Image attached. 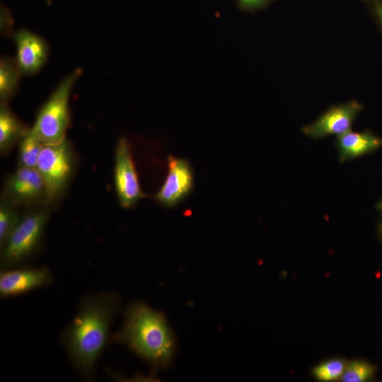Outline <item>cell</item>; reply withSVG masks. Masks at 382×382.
Here are the masks:
<instances>
[{
	"instance_id": "obj_1",
	"label": "cell",
	"mask_w": 382,
	"mask_h": 382,
	"mask_svg": "<svg viewBox=\"0 0 382 382\" xmlns=\"http://www.w3.org/2000/svg\"><path fill=\"white\" fill-rule=\"evenodd\" d=\"M121 311V299L114 291L84 295L59 341L76 373L93 381L98 362L111 340V327Z\"/></svg>"
},
{
	"instance_id": "obj_2",
	"label": "cell",
	"mask_w": 382,
	"mask_h": 382,
	"mask_svg": "<svg viewBox=\"0 0 382 382\" xmlns=\"http://www.w3.org/2000/svg\"><path fill=\"white\" fill-rule=\"evenodd\" d=\"M111 341L126 347L155 371L168 368L176 352L174 334L165 315L142 301L131 302Z\"/></svg>"
},
{
	"instance_id": "obj_3",
	"label": "cell",
	"mask_w": 382,
	"mask_h": 382,
	"mask_svg": "<svg viewBox=\"0 0 382 382\" xmlns=\"http://www.w3.org/2000/svg\"><path fill=\"white\" fill-rule=\"evenodd\" d=\"M81 73V69H76L66 76L40 110L31 131L43 145L65 140L69 125V98Z\"/></svg>"
},
{
	"instance_id": "obj_4",
	"label": "cell",
	"mask_w": 382,
	"mask_h": 382,
	"mask_svg": "<svg viewBox=\"0 0 382 382\" xmlns=\"http://www.w3.org/2000/svg\"><path fill=\"white\" fill-rule=\"evenodd\" d=\"M47 213H29L18 221L1 249V270L20 266L38 250L45 233Z\"/></svg>"
},
{
	"instance_id": "obj_5",
	"label": "cell",
	"mask_w": 382,
	"mask_h": 382,
	"mask_svg": "<svg viewBox=\"0 0 382 382\" xmlns=\"http://www.w3.org/2000/svg\"><path fill=\"white\" fill-rule=\"evenodd\" d=\"M72 163L70 145L66 139L59 144L42 146L35 168L43 180L47 201L57 197L64 189Z\"/></svg>"
},
{
	"instance_id": "obj_6",
	"label": "cell",
	"mask_w": 382,
	"mask_h": 382,
	"mask_svg": "<svg viewBox=\"0 0 382 382\" xmlns=\"http://www.w3.org/2000/svg\"><path fill=\"white\" fill-rule=\"evenodd\" d=\"M131 151L127 139L120 138L116 146L114 180L119 202L124 208L132 207L145 196L139 183Z\"/></svg>"
},
{
	"instance_id": "obj_7",
	"label": "cell",
	"mask_w": 382,
	"mask_h": 382,
	"mask_svg": "<svg viewBox=\"0 0 382 382\" xmlns=\"http://www.w3.org/2000/svg\"><path fill=\"white\" fill-rule=\"evenodd\" d=\"M53 275L47 266H17L1 270L0 296H18L51 285Z\"/></svg>"
},
{
	"instance_id": "obj_8",
	"label": "cell",
	"mask_w": 382,
	"mask_h": 382,
	"mask_svg": "<svg viewBox=\"0 0 382 382\" xmlns=\"http://www.w3.org/2000/svg\"><path fill=\"white\" fill-rule=\"evenodd\" d=\"M362 109V104L356 100L332 105L315 122L303 126L301 131L313 139L340 136L352 130V125Z\"/></svg>"
},
{
	"instance_id": "obj_9",
	"label": "cell",
	"mask_w": 382,
	"mask_h": 382,
	"mask_svg": "<svg viewBox=\"0 0 382 382\" xmlns=\"http://www.w3.org/2000/svg\"><path fill=\"white\" fill-rule=\"evenodd\" d=\"M168 173L155 199L161 205L170 207L183 201L193 188L192 168L186 159L172 155L168 157Z\"/></svg>"
},
{
	"instance_id": "obj_10",
	"label": "cell",
	"mask_w": 382,
	"mask_h": 382,
	"mask_svg": "<svg viewBox=\"0 0 382 382\" xmlns=\"http://www.w3.org/2000/svg\"><path fill=\"white\" fill-rule=\"evenodd\" d=\"M16 48V62L23 75H33L45 65L49 55L45 40L25 29L13 35Z\"/></svg>"
},
{
	"instance_id": "obj_11",
	"label": "cell",
	"mask_w": 382,
	"mask_h": 382,
	"mask_svg": "<svg viewBox=\"0 0 382 382\" xmlns=\"http://www.w3.org/2000/svg\"><path fill=\"white\" fill-rule=\"evenodd\" d=\"M6 193L14 202L27 203L45 197V187L36 168L20 166L8 180Z\"/></svg>"
},
{
	"instance_id": "obj_12",
	"label": "cell",
	"mask_w": 382,
	"mask_h": 382,
	"mask_svg": "<svg viewBox=\"0 0 382 382\" xmlns=\"http://www.w3.org/2000/svg\"><path fill=\"white\" fill-rule=\"evenodd\" d=\"M335 146L338 151V161L345 163L372 154L382 146V137L369 130H352L337 136Z\"/></svg>"
},
{
	"instance_id": "obj_13",
	"label": "cell",
	"mask_w": 382,
	"mask_h": 382,
	"mask_svg": "<svg viewBox=\"0 0 382 382\" xmlns=\"http://www.w3.org/2000/svg\"><path fill=\"white\" fill-rule=\"evenodd\" d=\"M8 108L6 102L0 107V149L8 150L14 143L21 141L30 131Z\"/></svg>"
},
{
	"instance_id": "obj_14",
	"label": "cell",
	"mask_w": 382,
	"mask_h": 382,
	"mask_svg": "<svg viewBox=\"0 0 382 382\" xmlns=\"http://www.w3.org/2000/svg\"><path fill=\"white\" fill-rule=\"evenodd\" d=\"M22 73L16 59L3 57L0 61V98L6 102L16 93Z\"/></svg>"
},
{
	"instance_id": "obj_15",
	"label": "cell",
	"mask_w": 382,
	"mask_h": 382,
	"mask_svg": "<svg viewBox=\"0 0 382 382\" xmlns=\"http://www.w3.org/2000/svg\"><path fill=\"white\" fill-rule=\"evenodd\" d=\"M376 367L371 362L364 359H354L347 362L341 378L345 382H366L374 378Z\"/></svg>"
},
{
	"instance_id": "obj_16",
	"label": "cell",
	"mask_w": 382,
	"mask_h": 382,
	"mask_svg": "<svg viewBox=\"0 0 382 382\" xmlns=\"http://www.w3.org/2000/svg\"><path fill=\"white\" fill-rule=\"evenodd\" d=\"M43 144L31 131L20 141L19 163L21 166L35 168Z\"/></svg>"
},
{
	"instance_id": "obj_17",
	"label": "cell",
	"mask_w": 382,
	"mask_h": 382,
	"mask_svg": "<svg viewBox=\"0 0 382 382\" xmlns=\"http://www.w3.org/2000/svg\"><path fill=\"white\" fill-rule=\"evenodd\" d=\"M347 361L340 358H332L316 365L312 369L314 378L323 382L340 381Z\"/></svg>"
},
{
	"instance_id": "obj_18",
	"label": "cell",
	"mask_w": 382,
	"mask_h": 382,
	"mask_svg": "<svg viewBox=\"0 0 382 382\" xmlns=\"http://www.w3.org/2000/svg\"><path fill=\"white\" fill-rule=\"evenodd\" d=\"M20 219L15 209L8 202H1L0 207V248L4 246Z\"/></svg>"
},
{
	"instance_id": "obj_19",
	"label": "cell",
	"mask_w": 382,
	"mask_h": 382,
	"mask_svg": "<svg viewBox=\"0 0 382 382\" xmlns=\"http://www.w3.org/2000/svg\"><path fill=\"white\" fill-rule=\"evenodd\" d=\"M272 0H236L237 7L244 11L253 12L267 7Z\"/></svg>"
},
{
	"instance_id": "obj_20",
	"label": "cell",
	"mask_w": 382,
	"mask_h": 382,
	"mask_svg": "<svg viewBox=\"0 0 382 382\" xmlns=\"http://www.w3.org/2000/svg\"><path fill=\"white\" fill-rule=\"evenodd\" d=\"M374 16L382 28V0H367Z\"/></svg>"
},
{
	"instance_id": "obj_21",
	"label": "cell",
	"mask_w": 382,
	"mask_h": 382,
	"mask_svg": "<svg viewBox=\"0 0 382 382\" xmlns=\"http://www.w3.org/2000/svg\"><path fill=\"white\" fill-rule=\"evenodd\" d=\"M377 232H378V238L382 242V221L379 222V224H378Z\"/></svg>"
},
{
	"instance_id": "obj_22",
	"label": "cell",
	"mask_w": 382,
	"mask_h": 382,
	"mask_svg": "<svg viewBox=\"0 0 382 382\" xmlns=\"http://www.w3.org/2000/svg\"><path fill=\"white\" fill-rule=\"evenodd\" d=\"M376 209L382 216V198L376 204Z\"/></svg>"
}]
</instances>
